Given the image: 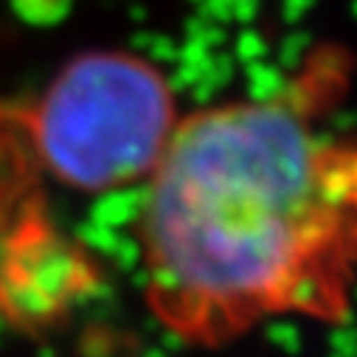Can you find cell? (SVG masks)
Instances as JSON below:
<instances>
[{"instance_id":"4","label":"cell","mask_w":357,"mask_h":357,"mask_svg":"<svg viewBox=\"0 0 357 357\" xmlns=\"http://www.w3.org/2000/svg\"><path fill=\"white\" fill-rule=\"evenodd\" d=\"M45 197V174L37 158L29 107L0 96V236Z\"/></svg>"},{"instance_id":"2","label":"cell","mask_w":357,"mask_h":357,"mask_svg":"<svg viewBox=\"0 0 357 357\" xmlns=\"http://www.w3.org/2000/svg\"><path fill=\"white\" fill-rule=\"evenodd\" d=\"M45 181L84 195L146 183L181 113L163 70L132 51H84L31 102Z\"/></svg>"},{"instance_id":"3","label":"cell","mask_w":357,"mask_h":357,"mask_svg":"<svg viewBox=\"0 0 357 357\" xmlns=\"http://www.w3.org/2000/svg\"><path fill=\"white\" fill-rule=\"evenodd\" d=\"M102 282L99 256L51 214L45 197L0 236V326L15 335L59 329L99 296Z\"/></svg>"},{"instance_id":"1","label":"cell","mask_w":357,"mask_h":357,"mask_svg":"<svg viewBox=\"0 0 357 357\" xmlns=\"http://www.w3.org/2000/svg\"><path fill=\"white\" fill-rule=\"evenodd\" d=\"M351 73L324 43L271 96L181 116L135 222L144 301L172 337L220 349L276 318L349 321L357 135L329 119Z\"/></svg>"}]
</instances>
